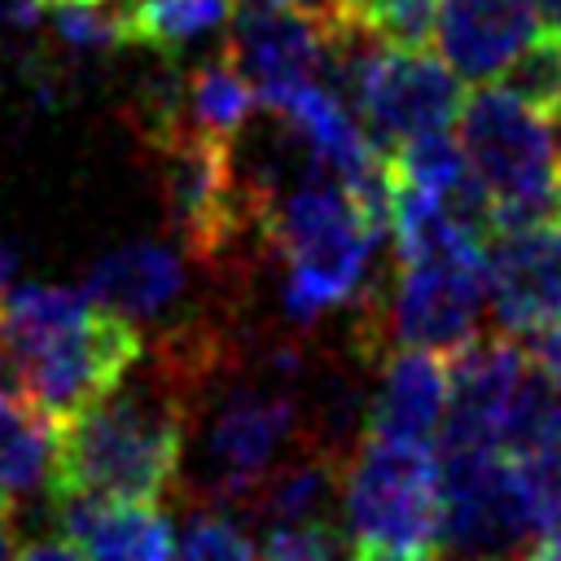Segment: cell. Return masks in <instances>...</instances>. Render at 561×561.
Segmentation results:
<instances>
[{
	"label": "cell",
	"instance_id": "31",
	"mask_svg": "<svg viewBox=\"0 0 561 561\" xmlns=\"http://www.w3.org/2000/svg\"><path fill=\"white\" fill-rule=\"evenodd\" d=\"M9 522H13V513H9V508H0V561H13V552H18Z\"/></svg>",
	"mask_w": 561,
	"mask_h": 561
},
{
	"label": "cell",
	"instance_id": "28",
	"mask_svg": "<svg viewBox=\"0 0 561 561\" xmlns=\"http://www.w3.org/2000/svg\"><path fill=\"white\" fill-rule=\"evenodd\" d=\"M535 364L539 368H548V373H557L561 377V320L557 324H548L543 333H535Z\"/></svg>",
	"mask_w": 561,
	"mask_h": 561
},
{
	"label": "cell",
	"instance_id": "37",
	"mask_svg": "<svg viewBox=\"0 0 561 561\" xmlns=\"http://www.w3.org/2000/svg\"><path fill=\"white\" fill-rule=\"evenodd\" d=\"M522 561H535V557H530V552H526V557H522Z\"/></svg>",
	"mask_w": 561,
	"mask_h": 561
},
{
	"label": "cell",
	"instance_id": "9",
	"mask_svg": "<svg viewBox=\"0 0 561 561\" xmlns=\"http://www.w3.org/2000/svg\"><path fill=\"white\" fill-rule=\"evenodd\" d=\"M486 311L513 337H535L561 320V215L495 228V241H486Z\"/></svg>",
	"mask_w": 561,
	"mask_h": 561
},
{
	"label": "cell",
	"instance_id": "33",
	"mask_svg": "<svg viewBox=\"0 0 561 561\" xmlns=\"http://www.w3.org/2000/svg\"><path fill=\"white\" fill-rule=\"evenodd\" d=\"M237 4H280V0H237Z\"/></svg>",
	"mask_w": 561,
	"mask_h": 561
},
{
	"label": "cell",
	"instance_id": "14",
	"mask_svg": "<svg viewBox=\"0 0 561 561\" xmlns=\"http://www.w3.org/2000/svg\"><path fill=\"white\" fill-rule=\"evenodd\" d=\"M61 535L75 539L83 561H171L175 530L171 517L153 508V500H114L57 491Z\"/></svg>",
	"mask_w": 561,
	"mask_h": 561
},
{
	"label": "cell",
	"instance_id": "1",
	"mask_svg": "<svg viewBox=\"0 0 561 561\" xmlns=\"http://www.w3.org/2000/svg\"><path fill=\"white\" fill-rule=\"evenodd\" d=\"M136 364L140 337L131 320L88 289H0V390L22 394L44 416L66 421Z\"/></svg>",
	"mask_w": 561,
	"mask_h": 561
},
{
	"label": "cell",
	"instance_id": "36",
	"mask_svg": "<svg viewBox=\"0 0 561 561\" xmlns=\"http://www.w3.org/2000/svg\"><path fill=\"white\" fill-rule=\"evenodd\" d=\"M557 215H561V184H557Z\"/></svg>",
	"mask_w": 561,
	"mask_h": 561
},
{
	"label": "cell",
	"instance_id": "15",
	"mask_svg": "<svg viewBox=\"0 0 561 561\" xmlns=\"http://www.w3.org/2000/svg\"><path fill=\"white\" fill-rule=\"evenodd\" d=\"M83 289L127 320H158L188 294V267L162 241H127L88 267Z\"/></svg>",
	"mask_w": 561,
	"mask_h": 561
},
{
	"label": "cell",
	"instance_id": "16",
	"mask_svg": "<svg viewBox=\"0 0 561 561\" xmlns=\"http://www.w3.org/2000/svg\"><path fill=\"white\" fill-rule=\"evenodd\" d=\"M57 460V421L44 416L22 394L0 390V508L18 513V504L53 491Z\"/></svg>",
	"mask_w": 561,
	"mask_h": 561
},
{
	"label": "cell",
	"instance_id": "4",
	"mask_svg": "<svg viewBox=\"0 0 561 561\" xmlns=\"http://www.w3.org/2000/svg\"><path fill=\"white\" fill-rule=\"evenodd\" d=\"M456 140L486 197L491 232L557 215L561 114H548L504 83H478L460 101Z\"/></svg>",
	"mask_w": 561,
	"mask_h": 561
},
{
	"label": "cell",
	"instance_id": "3",
	"mask_svg": "<svg viewBox=\"0 0 561 561\" xmlns=\"http://www.w3.org/2000/svg\"><path fill=\"white\" fill-rule=\"evenodd\" d=\"M386 232V215L359 202L324 171H302L263 202V245L285 263L280 307L294 324L368 298V272Z\"/></svg>",
	"mask_w": 561,
	"mask_h": 561
},
{
	"label": "cell",
	"instance_id": "8",
	"mask_svg": "<svg viewBox=\"0 0 561 561\" xmlns=\"http://www.w3.org/2000/svg\"><path fill=\"white\" fill-rule=\"evenodd\" d=\"M302 434L298 399L280 386H232L202 434V486L219 504L250 500Z\"/></svg>",
	"mask_w": 561,
	"mask_h": 561
},
{
	"label": "cell",
	"instance_id": "19",
	"mask_svg": "<svg viewBox=\"0 0 561 561\" xmlns=\"http://www.w3.org/2000/svg\"><path fill=\"white\" fill-rule=\"evenodd\" d=\"M232 22V0H140L127 9V39L158 53H180L206 35H224Z\"/></svg>",
	"mask_w": 561,
	"mask_h": 561
},
{
	"label": "cell",
	"instance_id": "7",
	"mask_svg": "<svg viewBox=\"0 0 561 561\" xmlns=\"http://www.w3.org/2000/svg\"><path fill=\"white\" fill-rule=\"evenodd\" d=\"M337 508L355 548H430L438 530L434 443L364 434L342 460Z\"/></svg>",
	"mask_w": 561,
	"mask_h": 561
},
{
	"label": "cell",
	"instance_id": "26",
	"mask_svg": "<svg viewBox=\"0 0 561 561\" xmlns=\"http://www.w3.org/2000/svg\"><path fill=\"white\" fill-rule=\"evenodd\" d=\"M13 561H83V552L70 535H35L13 552Z\"/></svg>",
	"mask_w": 561,
	"mask_h": 561
},
{
	"label": "cell",
	"instance_id": "32",
	"mask_svg": "<svg viewBox=\"0 0 561 561\" xmlns=\"http://www.w3.org/2000/svg\"><path fill=\"white\" fill-rule=\"evenodd\" d=\"M9 272H13V250H9V245H4V237H0V289H4Z\"/></svg>",
	"mask_w": 561,
	"mask_h": 561
},
{
	"label": "cell",
	"instance_id": "13",
	"mask_svg": "<svg viewBox=\"0 0 561 561\" xmlns=\"http://www.w3.org/2000/svg\"><path fill=\"white\" fill-rule=\"evenodd\" d=\"M447 394H451L447 355L421 346H390L377 368L364 434L434 443L447 421Z\"/></svg>",
	"mask_w": 561,
	"mask_h": 561
},
{
	"label": "cell",
	"instance_id": "35",
	"mask_svg": "<svg viewBox=\"0 0 561 561\" xmlns=\"http://www.w3.org/2000/svg\"><path fill=\"white\" fill-rule=\"evenodd\" d=\"M114 4H123V9H131V4H140V0H114Z\"/></svg>",
	"mask_w": 561,
	"mask_h": 561
},
{
	"label": "cell",
	"instance_id": "34",
	"mask_svg": "<svg viewBox=\"0 0 561 561\" xmlns=\"http://www.w3.org/2000/svg\"><path fill=\"white\" fill-rule=\"evenodd\" d=\"M364 4H368V0H351V13L359 18V9H364Z\"/></svg>",
	"mask_w": 561,
	"mask_h": 561
},
{
	"label": "cell",
	"instance_id": "20",
	"mask_svg": "<svg viewBox=\"0 0 561 561\" xmlns=\"http://www.w3.org/2000/svg\"><path fill=\"white\" fill-rule=\"evenodd\" d=\"M48 18L61 44L70 48H110L127 44V9L114 0H48Z\"/></svg>",
	"mask_w": 561,
	"mask_h": 561
},
{
	"label": "cell",
	"instance_id": "2",
	"mask_svg": "<svg viewBox=\"0 0 561 561\" xmlns=\"http://www.w3.org/2000/svg\"><path fill=\"white\" fill-rule=\"evenodd\" d=\"M188 425L193 394L162 359L140 377L127 368L101 399L57 421L53 491L158 500L180 482Z\"/></svg>",
	"mask_w": 561,
	"mask_h": 561
},
{
	"label": "cell",
	"instance_id": "5",
	"mask_svg": "<svg viewBox=\"0 0 561 561\" xmlns=\"http://www.w3.org/2000/svg\"><path fill=\"white\" fill-rule=\"evenodd\" d=\"M486 241L491 237H469L399 259L390 289L364 298L373 346L386 342L451 355L478 337L486 320Z\"/></svg>",
	"mask_w": 561,
	"mask_h": 561
},
{
	"label": "cell",
	"instance_id": "24",
	"mask_svg": "<svg viewBox=\"0 0 561 561\" xmlns=\"http://www.w3.org/2000/svg\"><path fill=\"white\" fill-rule=\"evenodd\" d=\"M359 22L373 26L394 48H430L438 0H368L359 9Z\"/></svg>",
	"mask_w": 561,
	"mask_h": 561
},
{
	"label": "cell",
	"instance_id": "23",
	"mask_svg": "<svg viewBox=\"0 0 561 561\" xmlns=\"http://www.w3.org/2000/svg\"><path fill=\"white\" fill-rule=\"evenodd\" d=\"M171 561H254V548H250V535L228 513L202 508L197 517H188L184 535L175 539Z\"/></svg>",
	"mask_w": 561,
	"mask_h": 561
},
{
	"label": "cell",
	"instance_id": "12",
	"mask_svg": "<svg viewBox=\"0 0 561 561\" xmlns=\"http://www.w3.org/2000/svg\"><path fill=\"white\" fill-rule=\"evenodd\" d=\"M539 35V0H438L434 44L460 83H495Z\"/></svg>",
	"mask_w": 561,
	"mask_h": 561
},
{
	"label": "cell",
	"instance_id": "25",
	"mask_svg": "<svg viewBox=\"0 0 561 561\" xmlns=\"http://www.w3.org/2000/svg\"><path fill=\"white\" fill-rule=\"evenodd\" d=\"M285 9H294L298 18H307L311 26H320L324 35H337L346 22H355L351 0H280Z\"/></svg>",
	"mask_w": 561,
	"mask_h": 561
},
{
	"label": "cell",
	"instance_id": "22",
	"mask_svg": "<svg viewBox=\"0 0 561 561\" xmlns=\"http://www.w3.org/2000/svg\"><path fill=\"white\" fill-rule=\"evenodd\" d=\"M263 561H351L346 535L329 522H272L263 539Z\"/></svg>",
	"mask_w": 561,
	"mask_h": 561
},
{
	"label": "cell",
	"instance_id": "27",
	"mask_svg": "<svg viewBox=\"0 0 561 561\" xmlns=\"http://www.w3.org/2000/svg\"><path fill=\"white\" fill-rule=\"evenodd\" d=\"M44 18V0H0V26L26 31Z\"/></svg>",
	"mask_w": 561,
	"mask_h": 561
},
{
	"label": "cell",
	"instance_id": "30",
	"mask_svg": "<svg viewBox=\"0 0 561 561\" xmlns=\"http://www.w3.org/2000/svg\"><path fill=\"white\" fill-rule=\"evenodd\" d=\"M530 557H535V561H561V522L539 535V543L530 548Z\"/></svg>",
	"mask_w": 561,
	"mask_h": 561
},
{
	"label": "cell",
	"instance_id": "11",
	"mask_svg": "<svg viewBox=\"0 0 561 561\" xmlns=\"http://www.w3.org/2000/svg\"><path fill=\"white\" fill-rule=\"evenodd\" d=\"M329 35L285 4H241L224 31V53L245 75L263 110H276L302 83L320 79Z\"/></svg>",
	"mask_w": 561,
	"mask_h": 561
},
{
	"label": "cell",
	"instance_id": "10",
	"mask_svg": "<svg viewBox=\"0 0 561 561\" xmlns=\"http://www.w3.org/2000/svg\"><path fill=\"white\" fill-rule=\"evenodd\" d=\"M530 351L513 333H478L447 355L451 394L443 421V447H495L504 451L508 416L530 377Z\"/></svg>",
	"mask_w": 561,
	"mask_h": 561
},
{
	"label": "cell",
	"instance_id": "21",
	"mask_svg": "<svg viewBox=\"0 0 561 561\" xmlns=\"http://www.w3.org/2000/svg\"><path fill=\"white\" fill-rule=\"evenodd\" d=\"M495 83H504L508 92L548 114H561V35H539L530 48L517 53V61Z\"/></svg>",
	"mask_w": 561,
	"mask_h": 561
},
{
	"label": "cell",
	"instance_id": "18",
	"mask_svg": "<svg viewBox=\"0 0 561 561\" xmlns=\"http://www.w3.org/2000/svg\"><path fill=\"white\" fill-rule=\"evenodd\" d=\"M259 96L245 83V75L232 66V57L224 53V44L206 57L193 61V70L184 75V118L219 140H237L254 114Z\"/></svg>",
	"mask_w": 561,
	"mask_h": 561
},
{
	"label": "cell",
	"instance_id": "17",
	"mask_svg": "<svg viewBox=\"0 0 561 561\" xmlns=\"http://www.w3.org/2000/svg\"><path fill=\"white\" fill-rule=\"evenodd\" d=\"M337 491H342V460L329 456L324 447H311L307 456L276 465L250 500H254V508L272 526V522H316V517H329V508L337 504Z\"/></svg>",
	"mask_w": 561,
	"mask_h": 561
},
{
	"label": "cell",
	"instance_id": "6",
	"mask_svg": "<svg viewBox=\"0 0 561 561\" xmlns=\"http://www.w3.org/2000/svg\"><path fill=\"white\" fill-rule=\"evenodd\" d=\"M539 535L543 526L517 456L495 447H443L434 543L447 561H522Z\"/></svg>",
	"mask_w": 561,
	"mask_h": 561
},
{
	"label": "cell",
	"instance_id": "29",
	"mask_svg": "<svg viewBox=\"0 0 561 561\" xmlns=\"http://www.w3.org/2000/svg\"><path fill=\"white\" fill-rule=\"evenodd\" d=\"M351 561H438L430 548H355Z\"/></svg>",
	"mask_w": 561,
	"mask_h": 561
}]
</instances>
